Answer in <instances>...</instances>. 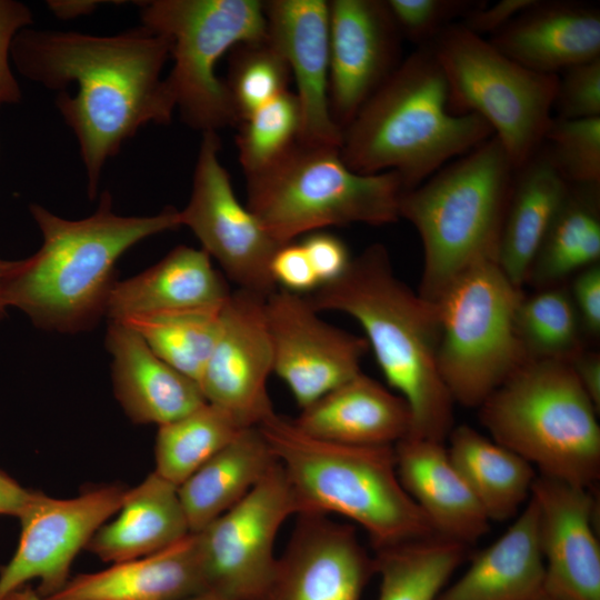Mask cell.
Returning <instances> with one entry per match:
<instances>
[{
    "label": "cell",
    "mask_w": 600,
    "mask_h": 600,
    "mask_svg": "<svg viewBox=\"0 0 600 600\" xmlns=\"http://www.w3.org/2000/svg\"><path fill=\"white\" fill-rule=\"evenodd\" d=\"M18 69L49 88L74 82L58 107L78 138L94 197L102 168L123 141L149 122L171 120L176 102L161 79L170 41L142 27L112 37L79 32H23L12 43Z\"/></svg>",
    "instance_id": "6da1fadb"
},
{
    "label": "cell",
    "mask_w": 600,
    "mask_h": 600,
    "mask_svg": "<svg viewBox=\"0 0 600 600\" xmlns=\"http://www.w3.org/2000/svg\"><path fill=\"white\" fill-rule=\"evenodd\" d=\"M304 297L316 311H340L361 326L384 378L410 409L408 437L444 442L454 402L437 363L438 308L394 274L386 247L370 244L341 277Z\"/></svg>",
    "instance_id": "7a4b0ae2"
},
{
    "label": "cell",
    "mask_w": 600,
    "mask_h": 600,
    "mask_svg": "<svg viewBox=\"0 0 600 600\" xmlns=\"http://www.w3.org/2000/svg\"><path fill=\"white\" fill-rule=\"evenodd\" d=\"M30 211L43 243L28 259L12 261L4 298L37 327L60 332L84 330L106 313L113 267L127 249L181 226L173 207L150 217L118 216L107 191L86 219L66 220L38 204Z\"/></svg>",
    "instance_id": "3957f363"
},
{
    "label": "cell",
    "mask_w": 600,
    "mask_h": 600,
    "mask_svg": "<svg viewBox=\"0 0 600 600\" xmlns=\"http://www.w3.org/2000/svg\"><path fill=\"white\" fill-rule=\"evenodd\" d=\"M476 114H453L431 46L403 59L343 129L340 154L353 171L398 173L410 190L491 138Z\"/></svg>",
    "instance_id": "277c9868"
},
{
    "label": "cell",
    "mask_w": 600,
    "mask_h": 600,
    "mask_svg": "<svg viewBox=\"0 0 600 600\" xmlns=\"http://www.w3.org/2000/svg\"><path fill=\"white\" fill-rule=\"evenodd\" d=\"M258 428L284 472L297 514L346 517L376 550L437 534L399 480L393 446L318 439L274 411Z\"/></svg>",
    "instance_id": "5b68a950"
},
{
    "label": "cell",
    "mask_w": 600,
    "mask_h": 600,
    "mask_svg": "<svg viewBox=\"0 0 600 600\" xmlns=\"http://www.w3.org/2000/svg\"><path fill=\"white\" fill-rule=\"evenodd\" d=\"M516 168L496 136L402 193L399 216L420 236L418 293L436 302L474 263L497 260Z\"/></svg>",
    "instance_id": "8992f818"
},
{
    "label": "cell",
    "mask_w": 600,
    "mask_h": 600,
    "mask_svg": "<svg viewBox=\"0 0 600 600\" xmlns=\"http://www.w3.org/2000/svg\"><path fill=\"white\" fill-rule=\"evenodd\" d=\"M598 412L569 362L530 359L482 402L479 419L540 474L590 489L600 477Z\"/></svg>",
    "instance_id": "52a82bcc"
},
{
    "label": "cell",
    "mask_w": 600,
    "mask_h": 600,
    "mask_svg": "<svg viewBox=\"0 0 600 600\" xmlns=\"http://www.w3.org/2000/svg\"><path fill=\"white\" fill-rule=\"evenodd\" d=\"M246 189L248 209L280 246L333 226L393 223L406 191L393 171L358 173L339 147L300 141L247 174Z\"/></svg>",
    "instance_id": "ba28073f"
},
{
    "label": "cell",
    "mask_w": 600,
    "mask_h": 600,
    "mask_svg": "<svg viewBox=\"0 0 600 600\" xmlns=\"http://www.w3.org/2000/svg\"><path fill=\"white\" fill-rule=\"evenodd\" d=\"M524 297L497 260L462 272L434 302L440 320L439 373L453 402L479 408L528 361L516 318Z\"/></svg>",
    "instance_id": "9c48e42d"
},
{
    "label": "cell",
    "mask_w": 600,
    "mask_h": 600,
    "mask_svg": "<svg viewBox=\"0 0 600 600\" xmlns=\"http://www.w3.org/2000/svg\"><path fill=\"white\" fill-rule=\"evenodd\" d=\"M429 46L447 80L449 111L482 118L516 170L522 167L553 119L558 76L521 66L459 22Z\"/></svg>",
    "instance_id": "30bf717a"
},
{
    "label": "cell",
    "mask_w": 600,
    "mask_h": 600,
    "mask_svg": "<svg viewBox=\"0 0 600 600\" xmlns=\"http://www.w3.org/2000/svg\"><path fill=\"white\" fill-rule=\"evenodd\" d=\"M143 27L170 41L173 67L166 78L182 120L217 132L239 126L218 60L234 46L267 36L259 0H156L141 4Z\"/></svg>",
    "instance_id": "8fae6325"
},
{
    "label": "cell",
    "mask_w": 600,
    "mask_h": 600,
    "mask_svg": "<svg viewBox=\"0 0 600 600\" xmlns=\"http://www.w3.org/2000/svg\"><path fill=\"white\" fill-rule=\"evenodd\" d=\"M292 514L296 502L277 462L240 502L196 532L207 590L230 600H264L278 531Z\"/></svg>",
    "instance_id": "7c38bea8"
},
{
    "label": "cell",
    "mask_w": 600,
    "mask_h": 600,
    "mask_svg": "<svg viewBox=\"0 0 600 600\" xmlns=\"http://www.w3.org/2000/svg\"><path fill=\"white\" fill-rule=\"evenodd\" d=\"M220 148L217 132L202 133L191 196L179 210L181 226L190 228L202 250L239 289L268 297L278 288L270 262L280 244L237 199L230 174L219 159Z\"/></svg>",
    "instance_id": "4fadbf2b"
},
{
    "label": "cell",
    "mask_w": 600,
    "mask_h": 600,
    "mask_svg": "<svg viewBox=\"0 0 600 600\" xmlns=\"http://www.w3.org/2000/svg\"><path fill=\"white\" fill-rule=\"evenodd\" d=\"M127 491L120 484H106L68 499L38 491L18 518L21 531L17 550L0 569V600L31 580H39L34 591L41 598L60 591L70 579L76 556L118 512Z\"/></svg>",
    "instance_id": "5bb4252c"
},
{
    "label": "cell",
    "mask_w": 600,
    "mask_h": 600,
    "mask_svg": "<svg viewBox=\"0 0 600 600\" xmlns=\"http://www.w3.org/2000/svg\"><path fill=\"white\" fill-rule=\"evenodd\" d=\"M273 372L304 409L361 372L369 344L334 327L301 294L277 288L266 298Z\"/></svg>",
    "instance_id": "9a60e30c"
},
{
    "label": "cell",
    "mask_w": 600,
    "mask_h": 600,
    "mask_svg": "<svg viewBox=\"0 0 600 600\" xmlns=\"http://www.w3.org/2000/svg\"><path fill=\"white\" fill-rule=\"evenodd\" d=\"M266 298L238 289L220 311V329L198 384L208 403L251 428L273 410L267 382L273 372V351Z\"/></svg>",
    "instance_id": "2e32d148"
},
{
    "label": "cell",
    "mask_w": 600,
    "mask_h": 600,
    "mask_svg": "<svg viewBox=\"0 0 600 600\" xmlns=\"http://www.w3.org/2000/svg\"><path fill=\"white\" fill-rule=\"evenodd\" d=\"M329 104L343 129L400 66L402 37L386 0H331Z\"/></svg>",
    "instance_id": "e0dca14e"
},
{
    "label": "cell",
    "mask_w": 600,
    "mask_h": 600,
    "mask_svg": "<svg viewBox=\"0 0 600 600\" xmlns=\"http://www.w3.org/2000/svg\"><path fill=\"white\" fill-rule=\"evenodd\" d=\"M374 559L351 524L324 514H297L264 600H360Z\"/></svg>",
    "instance_id": "ac0fdd59"
},
{
    "label": "cell",
    "mask_w": 600,
    "mask_h": 600,
    "mask_svg": "<svg viewBox=\"0 0 600 600\" xmlns=\"http://www.w3.org/2000/svg\"><path fill=\"white\" fill-rule=\"evenodd\" d=\"M530 498L539 513L544 590L568 600H600V546L590 489L537 474Z\"/></svg>",
    "instance_id": "d6986e66"
},
{
    "label": "cell",
    "mask_w": 600,
    "mask_h": 600,
    "mask_svg": "<svg viewBox=\"0 0 600 600\" xmlns=\"http://www.w3.org/2000/svg\"><path fill=\"white\" fill-rule=\"evenodd\" d=\"M267 31L297 86L301 126L298 141L341 147L342 130L329 104V4L326 0L263 2Z\"/></svg>",
    "instance_id": "ffe728a7"
},
{
    "label": "cell",
    "mask_w": 600,
    "mask_h": 600,
    "mask_svg": "<svg viewBox=\"0 0 600 600\" xmlns=\"http://www.w3.org/2000/svg\"><path fill=\"white\" fill-rule=\"evenodd\" d=\"M488 40L521 66L558 76L600 58V10L581 1L536 0Z\"/></svg>",
    "instance_id": "44dd1931"
},
{
    "label": "cell",
    "mask_w": 600,
    "mask_h": 600,
    "mask_svg": "<svg viewBox=\"0 0 600 600\" xmlns=\"http://www.w3.org/2000/svg\"><path fill=\"white\" fill-rule=\"evenodd\" d=\"M106 346L116 398L132 422L160 427L207 403L194 380L160 359L127 324L110 321Z\"/></svg>",
    "instance_id": "7402d4cb"
},
{
    "label": "cell",
    "mask_w": 600,
    "mask_h": 600,
    "mask_svg": "<svg viewBox=\"0 0 600 600\" xmlns=\"http://www.w3.org/2000/svg\"><path fill=\"white\" fill-rule=\"evenodd\" d=\"M393 448L399 480L437 534L469 546L487 533L490 520L444 442L407 437Z\"/></svg>",
    "instance_id": "603a6c76"
},
{
    "label": "cell",
    "mask_w": 600,
    "mask_h": 600,
    "mask_svg": "<svg viewBox=\"0 0 600 600\" xmlns=\"http://www.w3.org/2000/svg\"><path fill=\"white\" fill-rule=\"evenodd\" d=\"M231 291L202 249L179 246L124 281H114L107 302L110 321L186 310H220Z\"/></svg>",
    "instance_id": "cb8c5ba5"
},
{
    "label": "cell",
    "mask_w": 600,
    "mask_h": 600,
    "mask_svg": "<svg viewBox=\"0 0 600 600\" xmlns=\"http://www.w3.org/2000/svg\"><path fill=\"white\" fill-rule=\"evenodd\" d=\"M302 432L352 446H394L411 429L410 409L402 397L360 372L301 409L292 419Z\"/></svg>",
    "instance_id": "d4e9b609"
},
{
    "label": "cell",
    "mask_w": 600,
    "mask_h": 600,
    "mask_svg": "<svg viewBox=\"0 0 600 600\" xmlns=\"http://www.w3.org/2000/svg\"><path fill=\"white\" fill-rule=\"evenodd\" d=\"M207 591L197 534L189 533L162 551L78 574L43 599L182 600Z\"/></svg>",
    "instance_id": "484cf974"
},
{
    "label": "cell",
    "mask_w": 600,
    "mask_h": 600,
    "mask_svg": "<svg viewBox=\"0 0 600 600\" xmlns=\"http://www.w3.org/2000/svg\"><path fill=\"white\" fill-rule=\"evenodd\" d=\"M539 513L529 498L513 524L437 600H531L544 590Z\"/></svg>",
    "instance_id": "4316f807"
},
{
    "label": "cell",
    "mask_w": 600,
    "mask_h": 600,
    "mask_svg": "<svg viewBox=\"0 0 600 600\" xmlns=\"http://www.w3.org/2000/svg\"><path fill=\"white\" fill-rule=\"evenodd\" d=\"M118 516L103 523L86 549L104 562H122L162 551L190 532L178 487L154 471L128 489Z\"/></svg>",
    "instance_id": "83f0119b"
},
{
    "label": "cell",
    "mask_w": 600,
    "mask_h": 600,
    "mask_svg": "<svg viewBox=\"0 0 600 600\" xmlns=\"http://www.w3.org/2000/svg\"><path fill=\"white\" fill-rule=\"evenodd\" d=\"M569 189L543 146L516 170L497 256L498 264L514 286L522 288L526 283Z\"/></svg>",
    "instance_id": "f1b7e54d"
},
{
    "label": "cell",
    "mask_w": 600,
    "mask_h": 600,
    "mask_svg": "<svg viewBox=\"0 0 600 600\" xmlns=\"http://www.w3.org/2000/svg\"><path fill=\"white\" fill-rule=\"evenodd\" d=\"M277 462L259 428L243 429L178 487L190 532L240 502Z\"/></svg>",
    "instance_id": "f546056e"
},
{
    "label": "cell",
    "mask_w": 600,
    "mask_h": 600,
    "mask_svg": "<svg viewBox=\"0 0 600 600\" xmlns=\"http://www.w3.org/2000/svg\"><path fill=\"white\" fill-rule=\"evenodd\" d=\"M448 440L452 463L489 520L504 521L517 516L530 498L537 477L533 466L468 424L453 427Z\"/></svg>",
    "instance_id": "4dcf8cb0"
},
{
    "label": "cell",
    "mask_w": 600,
    "mask_h": 600,
    "mask_svg": "<svg viewBox=\"0 0 600 600\" xmlns=\"http://www.w3.org/2000/svg\"><path fill=\"white\" fill-rule=\"evenodd\" d=\"M600 184H570L528 273L542 289L560 284L576 271L599 262Z\"/></svg>",
    "instance_id": "1f68e13d"
},
{
    "label": "cell",
    "mask_w": 600,
    "mask_h": 600,
    "mask_svg": "<svg viewBox=\"0 0 600 600\" xmlns=\"http://www.w3.org/2000/svg\"><path fill=\"white\" fill-rule=\"evenodd\" d=\"M468 546L433 534L376 550L378 600H437Z\"/></svg>",
    "instance_id": "d6a6232c"
},
{
    "label": "cell",
    "mask_w": 600,
    "mask_h": 600,
    "mask_svg": "<svg viewBox=\"0 0 600 600\" xmlns=\"http://www.w3.org/2000/svg\"><path fill=\"white\" fill-rule=\"evenodd\" d=\"M243 429L229 412L207 402L159 427L154 472L179 487Z\"/></svg>",
    "instance_id": "836d02e7"
},
{
    "label": "cell",
    "mask_w": 600,
    "mask_h": 600,
    "mask_svg": "<svg viewBox=\"0 0 600 600\" xmlns=\"http://www.w3.org/2000/svg\"><path fill=\"white\" fill-rule=\"evenodd\" d=\"M220 311H172L118 322L133 329L160 359L198 383L219 334Z\"/></svg>",
    "instance_id": "e575fe53"
},
{
    "label": "cell",
    "mask_w": 600,
    "mask_h": 600,
    "mask_svg": "<svg viewBox=\"0 0 600 600\" xmlns=\"http://www.w3.org/2000/svg\"><path fill=\"white\" fill-rule=\"evenodd\" d=\"M528 359L570 362L584 348L583 330L569 290L560 284L523 297L516 318Z\"/></svg>",
    "instance_id": "d590c367"
},
{
    "label": "cell",
    "mask_w": 600,
    "mask_h": 600,
    "mask_svg": "<svg viewBox=\"0 0 600 600\" xmlns=\"http://www.w3.org/2000/svg\"><path fill=\"white\" fill-rule=\"evenodd\" d=\"M229 58L224 83L240 122L288 90L289 64L268 33L234 46Z\"/></svg>",
    "instance_id": "8d00e7d4"
},
{
    "label": "cell",
    "mask_w": 600,
    "mask_h": 600,
    "mask_svg": "<svg viewBox=\"0 0 600 600\" xmlns=\"http://www.w3.org/2000/svg\"><path fill=\"white\" fill-rule=\"evenodd\" d=\"M301 126L297 96L284 91L239 123L238 158L244 176L281 157L299 139Z\"/></svg>",
    "instance_id": "74e56055"
},
{
    "label": "cell",
    "mask_w": 600,
    "mask_h": 600,
    "mask_svg": "<svg viewBox=\"0 0 600 600\" xmlns=\"http://www.w3.org/2000/svg\"><path fill=\"white\" fill-rule=\"evenodd\" d=\"M542 146L569 184H600V117L553 118Z\"/></svg>",
    "instance_id": "f35d334b"
},
{
    "label": "cell",
    "mask_w": 600,
    "mask_h": 600,
    "mask_svg": "<svg viewBox=\"0 0 600 600\" xmlns=\"http://www.w3.org/2000/svg\"><path fill=\"white\" fill-rule=\"evenodd\" d=\"M386 2L402 39L406 38L418 47H426L483 1L386 0Z\"/></svg>",
    "instance_id": "ab89813d"
},
{
    "label": "cell",
    "mask_w": 600,
    "mask_h": 600,
    "mask_svg": "<svg viewBox=\"0 0 600 600\" xmlns=\"http://www.w3.org/2000/svg\"><path fill=\"white\" fill-rule=\"evenodd\" d=\"M561 73L553 103L557 118L600 117V58L572 66Z\"/></svg>",
    "instance_id": "60d3db41"
},
{
    "label": "cell",
    "mask_w": 600,
    "mask_h": 600,
    "mask_svg": "<svg viewBox=\"0 0 600 600\" xmlns=\"http://www.w3.org/2000/svg\"><path fill=\"white\" fill-rule=\"evenodd\" d=\"M31 22V13L22 3L0 0V107L19 101L21 92L14 79L9 53L18 31Z\"/></svg>",
    "instance_id": "b9f144b4"
},
{
    "label": "cell",
    "mask_w": 600,
    "mask_h": 600,
    "mask_svg": "<svg viewBox=\"0 0 600 600\" xmlns=\"http://www.w3.org/2000/svg\"><path fill=\"white\" fill-rule=\"evenodd\" d=\"M270 273L280 289L307 296L320 287L301 243L280 246L270 262Z\"/></svg>",
    "instance_id": "7bdbcfd3"
},
{
    "label": "cell",
    "mask_w": 600,
    "mask_h": 600,
    "mask_svg": "<svg viewBox=\"0 0 600 600\" xmlns=\"http://www.w3.org/2000/svg\"><path fill=\"white\" fill-rule=\"evenodd\" d=\"M301 246L320 287L341 277L352 260L346 243L337 236L322 230L306 234Z\"/></svg>",
    "instance_id": "ee69618b"
},
{
    "label": "cell",
    "mask_w": 600,
    "mask_h": 600,
    "mask_svg": "<svg viewBox=\"0 0 600 600\" xmlns=\"http://www.w3.org/2000/svg\"><path fill=\"white\" fill-rule=\"evenodd\" d=\"M583 333L600 334V263L597 262L576 276L569 290Z\"/></svg>",
    "instance_id": "f6af8a7d"
},
{
    "label": "cell",
    "mask_w": 600,
    "mask_h": 600,
    "mask_svg": "<svg viewBox=\"0 0 600 600\" xmlns=\"http://www.w3.org/2000/svg\"><path fill=\"white\" fill-rule=\"evenodd\" d=\"M536 0H500L493 4L483 1L471 10L459 23L470 32L484 38L492 37L502 30L520 12L530 7Z\"/></svg>",
    "instance_id": "bcb514c9"
},
{
    "label": "cell",
    "mask_w": 600,
    "mask_h": 600,
    "mask_svg": "<svg viewBox=\"0 0 600 600\" xmlns=\"http://www.w3.org/2000/svg\"><path fill=\"white\" fill-rule=\"evenodd\" d=\"M587 396L600 409V354L583 349L569 362Z\"/></svg>",
    "instance_id": "7dc6e473"
},
{
    "label": "cell",
    "mask_w": 600,
    "mask_h": 600,
    "mask_svg": "<svg viewBox=\"0 0 600 600\" xmlns=\"http://www.w3.org/2000/svg\"><path fill=\"white\" fill-rule=\"evenodd\" d=\"M38 491L20 486L0 470V514L19 518L37 496Z\"/></svg>",
    "instance_id": "c3c4849f"
},
{
    "label": "cell",
    "mask_w": 600,
    "mask_h": 600,
    "mask_svg": "<svg viewBox=\"0 0 600 600\" xmlns=\"http://www.w3.org/2000/svg\"><path fill=\"white\" fill-rule=\"evenodd\" d=\"M6 600H44L33 589L22 588L6 598ZM182 600H230L214 592H203L193 597H189Z\"/></svg>",
    "instance_id": "681fc988"
},
{
    "label": "cell",
    "mask_w": 600,
    "mask_h": 600,
    "mask_svg": "<svg viewBox=\"0 0 600 600\" xmlns=\"http://www.w3.org/2000/svg\"><path fill=\"white\" fill-rule=\"evenodd\" d=\"M12 266V261H4L0 259V320L6 316V310L8 308L6 298H4V287L7 276Z\"/></svg>",
    "instance_id": "f907efd6"
},
{
    "label": "cell",
    "mask_w": 600,
    "mask_h": 600,
    "mask_svg": "<svg viewBox=\"0 0 600 600\" xmlns=\"http://www.w3.org/2000/svg\"><path fill=\"white\" fill-rule=\"evenodd\" d=\"M531 600H568V599L558 597L556 594H552V593L543 590L541 593H539L537 597H534Z\"/></svg>",
    "instance_id": "816d5d0a"
}]
</instances>
